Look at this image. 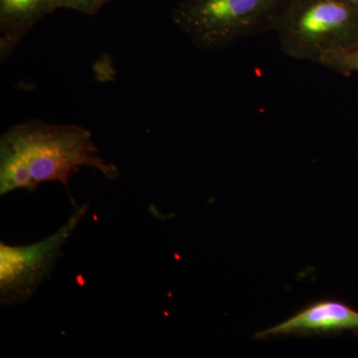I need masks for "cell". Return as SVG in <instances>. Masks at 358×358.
<instances>
[{"label":"cell","instance_id":"5","mask_svg":"<svg viewBox=\"0 0 358 358\" xmlns=\"http://www.w3.org/2000/svg\"><path fill=\"white\" fill-rule=\"evenodd\" d=\"M348 329L358 331V312L338 301H322L257 336L264 338L270 336Z\"/></svg>","mask_w":358,"mask_h":358},{"label":"cell","instance_id":"3","mask_svg":"<svg viewBox=\"0 0 358 358\" xmlns=\"http://www.w3.org/2000/svg\"><path fill=\"white\" fill-rule=\"evenodd\" d=\"M288 0H182L173 20L193 44L216 51L239 40L274 31Z\"/></svg>","mask_w":358,"mask_h":358},{"label":"cell","instance_id":"7","mask_svg":"<svg viewBox=\"0 0 358 358\" xmlns=\"http://www.w3.org/2000/svg\"><path fill=\"white\" fill-rule=\"evenodd\" d=\"M322 66L336 71L339 74L350 75L358 73V45L345 53L327 58L322 62Z\"/></svg>","mask_w":358,"mask_h":358},{"label":"cell","instance_id":"9","mask_svg":"<svg viewBox=\"0 0 358 358\" xmlns=\"http://www.w3.org/2000/svg\"><path fill=\"white\" fill-rule=\"evenodd\" d=\"M345 1L350 2V3L353 4V6H358V0H345Z\"/></svg>","mask_w":358,"mask_h":358},{"label":"cell","instance_id":"4","mask_svg":"<svg viewBox=\"0 0 358 358\" xmlns=\"http://www.w3.org/2000/svg\"><path fill=\"white\" fill-rule=\"evenodd\" d=\"M88 204L75 205L62 227L41 241L26 246L0 245V301L2 306L29 300L40 285L51 274L63 247L69 241Z\"/></svg>","mask_w":358,"mask_h":358},{"label":"cell","instance_id":"1","mask_svg":"<svg viewBox=\"0 0 358 358\" xmlns=\"http://www.w3.org/2000/svg\"><path fill=\"white\" fill-rule=\"evenodd\" d=\"M83 167L106 178H119L117 167L99 155L91 131L75 124L31 120L7 129L0 138V195L33 190L44 182L69 187Z\"/></svg>","mask_w":358,"mask_h":358},{"label":"cell","instance_id":"2","mask_svg":"<svg viewBox=\"0 0 358 358\" xmlns=\"http://www.w3.org/2000/svg\"><path fill=\"white\" fill-rule=\"evenodd\" d=\"M274 31L286 55L322 65L358 45V6L345 0H288Z\"/></svg>","mask_w":358,"mask_h":358},{"label":"cell","instance_id":"8","mask_svg":"<svg viewBox=\"0 0 358 358\" xmlns=\"http://www.w3.org/2000/svg\"><path fill=\"white\" fill-rule=\"evenodd\" d=\"M57 9H70L93 16L113 0H55Z\"/></svg>","mask_w":358,"mask_h":358},{"label":"cell","instance_id":"6","mask_svg":"<svg viewBox=\"0 0 358 358\" xmlns=\"http://www.w3.org/2000/svg\"><path fill=\"white\" fill-rule=\"evenodd\" d=\"M57 9L55 0H0V60L10 57L28 31Z\"/></svg>","mask_w":358,"mask_h":358}]
</instances>
